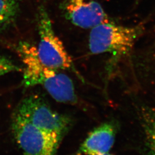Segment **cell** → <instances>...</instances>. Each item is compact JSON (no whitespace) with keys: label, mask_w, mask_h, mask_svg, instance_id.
I'll list each match as a JSON object with an SVG mask.
<instances>
[{"label":"cell","mask_w":155,"mask_h":155,"mask_svg":"<svg viewBox=\"0 0 155 155\" xmlns=\"http://www.w3.org/2000/svg\"><path fill=\"white\" fill-rule=\"evenodd\" d=\"M111 155L110 153H104V154H101V155Z\"/></svg>","instance_id":"11"},{"label":"cell","mask_w":155,"mask_h":155,"mask_svg":"<svg viewBox=\"0 0 155 155\" xmlns=\"http://www.w3.org/2000/svg\"><path fill=\"white\" fill-rule=\"evenodd\" d=\"M37 22L39 39L36 50L39 60L46 66L59 70L72 71L82 78L71 56L56 35L51 19L43 6L39 8Z\"/></svg>","instance_id":"3"},{"label":"cell","mask_w":155,"mask_h":155,"mask_svg":"<svg viewBox=\"0 0 155 155\" xmlns=\"http://www.w3.org/2000/svg\"><path fill=\"white\" fill-rule=\"evenodd\" d=\"M142 127L148 155H155V109L144 111Z\"/></svg>","instance_id":"8"},{"label":"cell","mask_w":155,"mask_h":155,"mask_svg":"<svg viewBox=\"0 0 155 155\" xmlns=\"http://www.w3.org/2000/svg\"><path fill=\"white\" fill-rule=\"evenodd\" d=\"M12 130L24 155H57L62 140L35 127L16 111Z\"/></svg>","instance_id":"5"},{"label":"cell","mask_w":155,"mask_h":155,"mask_svg":"<svg viewBox=\"0 0 155 155\" xmlns=\"http://www.w3.org/2000/svg\"><path fill=\"white\" fill-rule=\"evenodd\" d=\"M20 8V0H0V29L15 20Z\"/></svg>","instance_id":"9"},{"label":"cell","mask_w":155,"mask_h":155,"mask_svg":"<svg viewBox=\"0 0 155 155\" xmlns=\"http://www.w3.org/2000/svg\"><path fill=\"white\" fill-rule=\"evenodd\" d=\"M90 29V52L93 55L109 54L116 58L127 55L132 50L143 30L140 26H123L110 20Z\"/></svg>","instance_id":"2"},{"label":"cell","mask_w":155,"mask_h":155,"mask_svg":"<svg viewBox=\"0 0 155 155\" xmlns=\"http://www.w3.org/2000/svg\"><path fill=\"white\" fill-rule=\"evenodd\" d=\"M63 9L72 24L82 29H91L110 20L102 6L95 0H64Z\"/></svg>","instance_id":"6"},{"label":"cell","mask_w":155,"mask_h":155,"mask_svg":"<svg viewBox=\"0 0 155 155\" xmlns=\"http://www.w3.org/2000/svg\"><path fill=\"white\" fill-rule=\"evenodd\" d=\"M21 70V69L10 59L0 55V77L8 73Z\"/></svg>","instance_id":"10"},{"label":"cell","mask_w":155,"mask_h":155,"mask_svg":"<svg viewBox=\"0 0 155 155\" xmlns=\"http://www.w3.org/2000/svg\"><path fill=\"white\" fill-rule=\"evenodd\" d=\"M16 50L24 66L22 83L25 87L40 85L58 102L70 105L77 104L78 98L71 79L61 70L42 63L35 45L27 41H21Z\"/></svg>","instance_id":"1"},{"label":"cell","mask_w":155,"mask_h":155,"mask_svg":"<svg viewBox=\"0 0 155 155\" xmlns=\"http://www.w3.org/2000/svg\"><path fill=\"white\" fill-rule=\"evenodd\" d=\"M116 125L106 122L95 127L80 145L77 155H99L109 153L114 144Z\"/></svg>","instance_id":"7"},{"label":"cell","mask_w":155,"mask_h":155,"mask_svg":"<svg viewBox=\"0 0 155 155\" xmlns=\"http://www.w3.org/2000/svg\"><path fill=\"white\" fill-rule=\"evenodd\" d=\"M15 111L35 127L61 140L72 125L69 117L54 110L44 98L37 94L25 98Z\"/></svg>","instance_id":"4"}]
</instances>
